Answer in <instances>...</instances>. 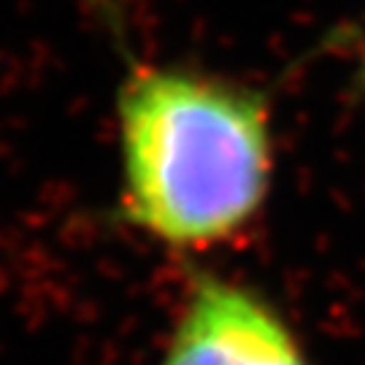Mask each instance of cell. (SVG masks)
<instances>
[{
    "label": "cell",
    "instance_id": "2",
    "mask_svg": "<svg viewBox=\"0 0 365 365\" xmlns=\"http://www.w3.org/2000/svg\"><path fill=\"white\" fill-rule=\"evenodd\" d=\"M157 365H314L289 317L244 279L190 268Z\"/></svg>",
    "mask_w": 365,
    "mask_h": 365
},
{
    "label": "cell",
    "instance_id": "1",
    "mask_svg": "<svg viewBox=\"0 0 365 365\" xmlns=\"http://www.w3.org/2000/svg\"><path fill=\"white\" fill-rule=\"evenodd\" d=\"M114 220L179 257L233 247L276 176L271 95L195 66L128 60L114 95Z\"/></svg>",
    "mask_w": 365,
    "mask_h": 365
},
{
    "label": "cell",
    "instance_id": "3",
    "mask_svg": "<svg viewBox=\"0 0 365 365\" xmlns=\"http://www.w3.org/2000/svg\"><path fill=\"white\" fill-rule=\"evenodd\" d=\"M352 84H354V90H357V95L365 101V38L360 41V49H357V57H354Z\"/></svg>",
    "mask_w": 365,
    "mask_h": 365
}]
</instances>
